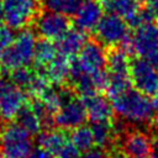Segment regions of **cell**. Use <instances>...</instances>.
I'll return each instance as SVG.
<instances>
[{"mask_svg":"<svg viewBox=\"0 0 158 158\" xmlns=\"http://www.w3.org/2000/svg\"><path fill=\"white\" fill-rule=\"evenodd\" d=\"M33 149L31 135L17 123H7L0 133L2 158H27Z\"/></svg>","mask_w":158,"mask_h":158,"instance_id":"cell-3","label":"cell"},{"mask_svg":"<svg viewBox=\"0 0 158 158\" xmlns=\"http://www.w3.org/2000/svg\"><path fill=\"white\" fill-rule=\"evenodd\" d=\"M7 48V46L6 44H4L2 42H0V62H1V58H2V56H4V52H5V49Z\"/></svg>","mask_w":158,"mask_h":158,"instance_id":"cell-34","label":"cell"},{"mask_svg":"<svg viewBox=\"0 0 158 158\" xmlns=\"http://www.w3.org/2000/svg\"><path fill=\"white\" fill-rule=\"evenodd\" d=\"M151 101H152V106H153L154 111H158V93L152 96V100Z\"/></svg>","mask_w":158,"mask_h":158,"instance_id":"cell-32","label":"cell"},{"mask_svg":"<svg viewBox=\"0 0 158 158\" xmlns=\"http://www.w3.org/2000/svg\"><path fill=\"white\" fill-rule=\"evenodd\" d=\"M98 40L107 46L123 44V48L128 52L131 46V36L128 35V25L127 22L116 15L107 14L101 17L96 28Z\"/></svg>","mask_w":158,"mask_h":158,"instance_id":"cell-4","label":"cell"},{"mask_svg":"<svg viewBox=\"0 0 158 158\" xmlns=\"http://www.w3.org/2000/svg\"><path fill=\"white\" fill-rule=\"evenodd\" d=\"M36 75V72H32L31 69H28L27 67L23 68H19L11 72L10 74V79L12 81V84L20 89H28V86L31 85L33 78Z\"/></svg>","mask_w":158,"mask_h":158,"instance_id":"cell-26","label":"cell"},{"mask_svg":"<svg viewBox=\"0 0 158 158\" xmlns=\"http://www.w3.org/2000/svg\"><path fill=\"white\" fill-rule=\"evenodd\" d=\"M106 64V53L101 43L90 41L79 52V56L69 64V69L73 72H81L85 74H93L104 69Z\"/></svg>","mask_w":158,"mask_h":158,"instance_id":"cell-6","label":"cell"},{"mask_svg":"<svg viewBox=\"0 0 158 158\" xmlns=\"http://www.w3.org/2000/svg\"><path fill=\"white\" fill-rule=\"evenodd\" d=\"M81 101L85 106L88 118L91 122L110 121L114 116L112 104L107 98L99 93H91L85 96H81Z\"/></svg>","mask_w":158,"mask_h":158,"instance_id":"cell-13","label":"cell"},{"mask_svg":"<svg viewBox=\"0 0 158 158\" xmlns=\"http://www.w3.org/2000/svg\"><path fill=\"white\" fill-rule=\"evenodd\" d=\"M106 64L110 74H130L131 62L125 48H114L106 54Z\"/></svg>","mask_w":158,"mask_h":158,"instance_id":"cell-20","label":"cell"},{"mask_svg":"<svg viewBox=\"0 0 158 158\" xmlns=\"http://www.w3.org/2000/svg\"><path fill=\"white\" fill-rule=\"evenodd\" d=\"M146 59H148L149 60V63L156 68V70L158 72V48L148 57V58H146Z\"/></svg>","mask_w":158,"mask_h":158,"instance_id":"cell-31","label":"cell"},{"mask_svg":"<svg viewBox=\"0 0 158 158\" xmlns=\"http://www.w3.org/2000/svg\"><path fill=\"white\" fill-rule=\"evenodd\" d=\"M6 26L23 30L36 16L38 0H1Z\"/></svg>","mask_w":158,"mask_h":158,"instance_id":"cell-5","label":"cell"},{"mask_svg":"<svg viewBox=\"0 0 158 158\" xmlns=\"http://www.w3.org/2000/svg\"><path fill=\"white\" fill-rule=\"evenodd\" d=\"M148 9L154 17L158 19V0H148Z\"/></svg>","mask_w":158,"mask_h":158,"instance_id":"cell-30","label":"cell"},{"mask_svg":"<svg viewBox=\"0 0 158 158\" xmlns=\"http://www.w3.org/2000/svg\"><path fill=\"white\" fill-rule=\"evenodd\" d=\"M152 139L142 131H128L122 137V152L128 158H148L151 156Z\"/></svg>","mask_w":158,"mask_h":158,"instance_id":"cell-12","label":"cell"},{"mask_svg":"<svg viewBox=\"0 0 158 158\" xmlns=\"http://www.w3.org/2000/svg\"><path fill=\"white\" fill-rule=\"evenodd\" d=\"M27 158H54V157L49 152H47L46 149L38 147V148L32 149V152L30 153V156Z\"/></svg>","mask_w":158,"mask_h":158,"instance_id":"cell-27","label":"cell"},{"mask_svg":"<svg viewBox=\"0 0 158 158\" xmlns=\"http://www.w3.org/2000/svg\"><path fill=\"white\" fill-rule=\"evenodd\" d=\"M112 158H128V157H126L125 154H116V156H114Z\"/></svg>","mask_w":158,"mask_h":158,"instance_id":"cell-36","label":"cell"},{"mask_svg":"<svg viewBox=\"0 0 158 158\" xmlns=\"http://www.w3.org/2000/svg\"><path fill=\"white\" fill-rule=\"evenodd\" d=\"M7 84H9V81H6V80H5V78H4V77L0 74V93H1V91L5 89V86H6Z\"/></svg>","mask_w":158,"mask_h":158,"instance_id":"cell-33","label":"cell"},{"mask_svg":"<svg viewBox=\"0 0 158 158\" xmlns=\"http://www.w3.org/2000/svg\"><path fill=\"white\" fill-rule=\"evenodd\" d=\"M15 118H16V123L20 125L22 128H25L31 136L40 133L43 127L40 115L37 114V111L33 109L31 104L30 105L25 104Z\"/></svg>","mask_w":158,"mask_h":158,"instance_id":"cell-19","label":"cell"},{"mask_svg":"<svg viewBox=\"0 0 158 158\" xmlns=\"http://www.w3.org/2000/svg\"><path fill=\"white\" fill-rule=\"evenodd\" d=\"M25 105V94L22 89L9 83L0 93V120L11 121L16 117Z\"/></svg>","mask_w":158,"mask_h":158,"instance_id":"cell-11","label":"cell"},{"mask_svg":"<svg viewBox=\"0 0 158 158\" xmlns=\"http://www.w3.org/2000/svg\"><path fill=\"white\" fill-rule=\"evenodd\" d=\"M0 158H2V157H1V156H0Z\"/></svg>","mask_w":158,"mask_h":158,"instance_id":"cell-37","label":"cell"},{"mask_svg":"<svg viewBox=\"0 0 158 158\" xmlns=\"http://www.w3.org/2000/svg\"><path fill=\"white\" fill-rule=\"evenodd\" d=\"M100 5L106 12L125 20H128L141 10L139 0H100Z\"/></svg>","mask_w":158,"mask_h":158,"instance_id":"cell-18","label":"cell"},{"mask_svg":"<svg viewBox=\"0 0 158 158\" xmlns=\"http://www.w3.org/2000/svg\"><path fill=\"white\" fill-rule=\"evenodd\" d=\"M36 37L30 28H23L15 37L12 43L5 49L0 65L6 72L30 65L35 57Z\"/></svg>","mask_w":158,"mask_h":158,"instance_id":"cell-2","label":"cell"},{"mask_svg":"<svg viewBox=\"0 0 158 158\" xmlns=\"http://www.w3.org/2000/svg\"><path fill=\"white\" fill-rule=\"evenodd\" d=\"M90 128H91V132H93L94 143L99 148H106L111 144L116 130H115V126L110 121L93 122Z\"/></svg>","mask_w":158,"mask_h":158,"instance_id":"cell-21","label":"cell"},{"mask_svg":"<svg viewBox=\"0 0 158 158\" xmlns=\"http://www.w3.org/2000/svg\"><path fill=\"white\" fill-rule=\"evenodd\" d=\"M151 158H158V132L156 133L154 138L152 139V149H151Z\"/></svg>","mask_w":158,"mask_h":158,"instance_id":"cell-29","label":"cell"},{"mask_svg":"<svg viewBox=\"0 0 158 158\" xmlns=\"http://www.w3.org/2000/svg\"><path fill=\"white\" fill-rule=\"evenodd\" d=\"M4 19V10H2V5H1V1H0V22L2 21Z\"/></svg>","mask_w":158,"mask_h":158,"instance_id":"cell-35","label":"cell"},{"mask_svg":"<svg viewBox=\"0 0 158 158\" xmlns=\"http://www.w3.org/2000/svg\"><path fill=\"white\" fill-rule=\"evenodd\" d=\"M57 56H58V48L57 44H54L52 41L41 40L36 43L35 57H33L36 67H46Z\"/></svg>","mask_w":158,"mask_h":158,"instance_id":"cell-22","label":"cell"},{"mask_svg":"<svg viewBox=\"0 0 158 158\" xmlns=\"http://www.w3.org/2000/svg\"><path fill=\"white\" fill-rule=\"evenodd\" d=\"M158 48V26L153 22L136 28L131 36L130 51H133L141 58H148Z\"/></svg>","mask_w":158,"mask_h":158,"instance_id":"cell-10","label":"cell"},{"mask_svg":"<svg viewBox=\"0 0 158 158\" xmlns=\"http://www.w3.org/2000/svg\"><path fill=\"white\" fill-rule=\"evenodd\" d=\"M85 43H86L85 32L79 28H74V30H69L59 41H57V48L60 54L65 57H70L79 53L81 48L85 46Z\"/></svg>","mask_w":158,"mask_h":158,"instance_id":"cell-17","label":"cell"},{"mask_svg":"<svg viewBox=\"0 0 158 158\" xmlns=\"http://www.w3.org/2000/svg\"><path fill=\"white\" fill-rule=\"evenodd\" d=\"M114 111L125 121L133 123H147L154 120V109L147 95L137 89H128L122 95L112 99Z\"/></svg>","mask_w":158,"mask_h":158,"instance_id":"cell-1","label":"cell"},{"mask_svg":"<svg viewBox=\"0 0 158 158\" xmlns=\"http://www.w3.org/2000/svg\"><path fill=\"white\" fill-rule=\"evenodd\" d=\"M102 16V7L100 2L95 0H85L81 1L79 9L74 14V23L77 28L84 32L93 31L96 28Z\"/></svg>","mask_w":158,"mask_h":158,"instance_id":"cell-14","label":"cell"},{"mask_svg":"<svg viewBox=\"0 0 158 158\" xmlns=\"http://www.w3.org/2000/svg\"><path fill=\"white\" fill-rule=\"evenodd\" d=\"M70 141L79 149V152L81 151L84 153L90 151V149H93V146L95 144L91 128L88 127V126H84V125L72 130Z\"/></svg>","mask_w":158,"mask_h":158,"instance_id":"cell-23","label":"cell"},{"mask_svg":"<svg viewBox=\"0 0 158 158\" xmlns=\"http://www.w3.org/2000/svg\"><path fill=\"white\" fill-rule=\"evenodd\" d=\"M69 64L68 57L58 53V56L46 67H36V73L53 84H62L69 78Z\"/></svg>","mask_w":158,"mask_h":158,"instance_id":"cell-15","label":"cell"},{"mask_svg":"<svg viewBox=\"0 0 158 158\" xmlns=\"http://www.w3.org/2000/svg\"><path fill=\"white\" fill-rule=\"evenodd\" d=\"M79 158H109V157L101 149H90V151L85 152L83 156H80Z\"/></svg>","mask_w":158,"mask_h":158,"instance_id":"cell-28","label":"cell"},{"mask_svg":"<svg viewBox=\"0 0 158 158\" xmlns=\"http://www.w3.org/2000/svg\"><path fill=\"white\" fill-rule=\"evenodd\" d=\"M70 142L72 141L63 131H44L38 136L40 147L49 152L54 158H58Z\"/></svg>","mask_w":158,"mask_h":158,"instance_id":"cell-16","label":"cell"},{"mask_svg":"<svg viewBox=\"0 0 158 158\" xmlns=\"http://www.w3.org/2000/svg\"><path fill=\"white\" fill-rule=\"evenodd\" d=\"M36 30L44 40L59 41L70 30V22L68 16L47 10L37 17Z\"/></svg>","mask_w":158,"mask_h":158,"instance_id":"cell-8","label":"cell"},{"mask_svg":"<svg viewBox=\"0 0 158 158\" xmlns=\"http://www.w3.org/2000/svg\"><path fill=\"white\" fill-rule=\"evenodd\" d=\"M131 85L132 80L130 74H109V84L106 88L107 95L112 100L131 89Z\"/></svg>","mask_w":158,"mask_h":158,"instance_id":"cell-24","label":"cell"},{"mask_svg":"<svg viewBox=\"0 0 158 158\" xmlns=\"http://www.w3.org/2000/svg\"><path fill=\"white\" fill-rule=\"evenodd\" d=\"M88 115L85 106L81 100L75 99L74 96L67 100L59 110L54 114V123L64 130H74L79 126H83Z\"/></svg>","mask_w":158,"mask_h":158,"instance_id":"cell-9","label":"cell"},{"mask_svg":"<svg viewBox=\"0 0 158 158\" xmlns=\"http://www.w3.org/2000/svg\"><path fill=\"white\" fill-rule=\"evenodd\" d=\"M130 77L135 88L147 96L158 93V72L146 58H137L131 62Z\"/></svg>","mask_w":158,"mask_h":158,"instance_id":"cell-7","label":"cell"},{"mask_svg":"<svg viewBox=\"0 0 158 158\" xmlns=\"http://www.w3.org/2000/svg\"><path fill=\"white\" fill-rule=\"evenodd\" d=\"M48 11L62 14L65 16L74 15L79 9L81 0H42Z\"/></svg>","mask_w":158,"mask_h":158,"instance_id":"cell-25","label":"cell"}]
</instances>
